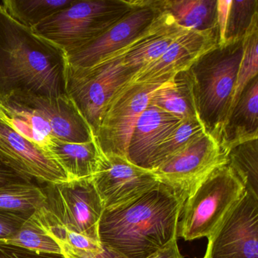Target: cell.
<instances>
[{"instance_id":"1","label":"cell","mask_w":258,"mask_h":258,"mask_svg":"<svg viewBox=\"0 0 258 258\" xmlns=\"http://www.w3.org/2000/svg\"><path fill=\"white\" fill-rule=\"evenodd\" d=\"M187 197L158 182L139 197L104 210L99 241L125 258H146L177 238L179 218Z\"/></svg>"},{"instance_id":"2","label":"cell","mask_w":258,"mask_h":258,"mask_svg":"<svg viewBox=\"0 0 258 258\" xmlns=\"http://www.w3.org/2000/svg\"><path fill=\"white\" fill-rule=\"evenodd\" d=\"M66 53L0 5V105L16 98L66 96Z\"/></svg>"},{"instance_id":"3","label":"cell","mask_w":258,"mask_h":258,"mask_svg":"<svg viewBox=\"0 0 258 258\" xmlns=\"http://www.w3.org/2000/svg\"><path fill=\"white\" fill-rule=\"evenodd\" d=\"M243 41L217 44L201 55L188 70L198 117L206 134L218 143L233 99Z\"/></svg>"},{"instance_id":"4","label":"cell","mask_w":258,"mask_h":258,"mask_svg":"<svg viewBox=\"0 0 258 258\" xmlns=\"http://www.w3.org/2000/svg\"><path fill=\"white\" fill-rule=\"evenodd\" d=\"M137 4V0H74L31 31L70 53L100 37Z\"/></svg>"},{"instance_id":"5","label":"cell","mask_w":258,"mask_h":258,"mask_svg":"<svg viewBox=\"0 0 258 258\" xmlns=\"http://www.w3.org/2000/svg\"><path fill=\"white\" fill-rule=\"evenodd\" d=\"M245 187L227 164L208 175L184 203L178 235L185 241L209 237L242 197Z\"/></svg>"},{"instance_id":"6","label":"cell","mask_w":258,"mask_h":258,"mask_svg":"<svg viewBox=\"0 0 258 258\" xmlns=\"http://www.w3.org/2000/svg\"><path fill=\"white\" fill-rule=\"evenodd\" d=\"M137 72L123 64V53L90 68H75L67 63L66 95L73 101L94 135L111 99Z\"/></svg>"},{"instance_id":"7","label":"cell","mask_w":258,"mask_h":258,"mask_svg":"<svg viewBox=\"0 0 258 258\" xmlns=\"http://www.w3.org/2000/svg\"><path fill=\"white\" fill-rule=\"evenodd\" d=\"M170 19L161 0H137L131 11L87 46L66 54L67 63L90 68L120 55L128 48L159 29Z\"/></svg>"},{"instance_id":"8","label":"cell","mask_w":258,"mask_h":258,"mask_svg":"<svg viewBox=\"0 0 258 258\" xmlns=\"http://www.w3.org/2000/svg\"><path fill=\"white\" fill-rule=\"evenodd\" d=\"M46 201L39 208L69 230L99 241V226L104 205L92 178L46 183Z\"/></svg>"},{"instance_id":"9","label":"cell","mask_w":258,"mask_h":258,"mask_svg":"<svg viewBox=\"0 0 258 258\" xmlns=\"http://www.w3.org/2000/svg\"><path fill=\"white\" fill-rule=\"evenodd\" d=\"M166 83L127 84L111 99L95 134L104 155L126 158L128 144L136 123L152 95Z\"/></svg>"},{"instance_id":"10","label":"cell","mask_w":258,"mask_h":258,"mask_svg":"<svg viewBox=\"0 0 258 258\" xmlns=\"http://www.w3.org/2000/svg\"><path fill=\"white\" fill-rule=\"evenodd\" d=\"M208 239L203 258H258V196L245 189Z\"/></svg>"},{"instance_id":"11","label":"cell","mask_w":258,"mask_h":258,"mask_svg":"<svg viewBox=\"0 0 258 258\" xmlns=\"http://www.w3.org/2000/svg\"><path fill=\"white\" fill-rule=\"evenodd\" d=\"M226 161V154L217 140L205 134L152 171L160 182L188 198L208 175Z\"/></svg>"},{"instance_id":"12","label":"cell","mask_w":258,"mask_h":258,"mask_svg":"<svg viewBox=\"0 0 258 258\" xmlns=\"http://www.w3.org/2000/svg\"><path fill=\"white\" fill-rule=\"evenodd\" d=\"M0 164L31 182L46 183L69 181L52 154L15 132L0 117Z\"/></svg>"},{"instance_id":"13","label":"cell","mask_w":258,"mask_h":258,"mask_svg":"<svg viewBox=\"0 0 258 258\" xmlns=\"http://www.w3.org/2000/svg\"><path fill=\"white\" fill-rule=\"evenodd\" d=\"M105 209L116 208L141 196L159 181L152 170L116 155H104L92 177Z\"/></svg>"},{"instance_id":"14","label":"cell","mask_w":258,"mask_h":258,"mask_svg":"<svg viewBox=\"0 0 258 258\" xmlns=\"http://www.w3.org/2000/svg\"><path fill=\"white\" fill-rule=\"evenodd\" d=\"M217 44V31H188L176 39L156 61L137 72L128 84L167 82L179 72L188 70L201 55Z\"/></svg>"},{"instance_id":"15","label":"cell","mask_w":258,"mask_h":258,"mask_svg":"<svg viewBox=\"0 0 258 258\" xmlns=\"http://www.w3.org/2000/svg\"><path fill=\"white\" fill-rule=\"evenodd\" d=\"M7 102L40 114L50 125L52 137L61 141L84 143L96 139L93 130L67 95L57 97L27 96Z\"/></svg>"},{"instance_id":"16","label":"cell","mask_w":258,"mask_h":258,"mask_svg":"<svg viewBox=\"0 0 258 258\" xmlns=\"http://www.w3.org/2000/svg\"><path fill=\"white\" fill-rule=\"evenodd\" d=\"M182 120L149 104L139 117L130 139L126 152L128 161L150 170L151 161L155 151Z\"/></svg>"},{"instance_id":"17","label":"cell","mask_w":258,"mask_h":258,"mask_svg":"<svg viewBox=\"0 0 258 258\" xmlns=\"http://www.w3.org/2000/svg\"><path fill=\"white\" fill-rule=\"evenodd\" d=\"M258 139V77L244 87L222 130L219 145L227 154L234 146Z\"/></svg>"},{"instance_id":"18","label":"cell","mask_w":258,"mask_h":258,"mask_svg":"<svg viewBox=\"0 0 258 258\" xmlns=\"http://www.w3.org/2000/svg\"><path fill=\"white\" fill-rule=\"evenodd\" d=\"M47 150L62 167L69 181L93 177L102 158L96 139L88 143H74L53 137Z\"/></svg>"},{"instance_id":"19","label":"cell","mask_w":258,"mask_h":258,"mask_svg":"<svg viewBox=\"0 0 258 258\" xmlns=\"http://www.w3.org/2000/svg\"><path fill=\"white\" fill-rule=\"evenodd\" d=\"M188 31L178 26L170 16L169 20L159 29L123 52V64L139 72L156 61L176 39Z\"/></svg>"},{"instance_id":"20","label":"cell","mask_w":258,"mask_h":258,"mask_svg":"<svg viewBox=\"0 0 258 258\" xmlns=\"http://www.w3.org/2000/svg\"><path fill=\"white\" fill-rule=\"evenodd\" d=\"M173 22L188 31H217V0H161Z\"/></svg>"},{"instance_id":"21","label":"cell","mask_w":258,"mask_h":258,"mask_svg":"<svg viewBox=\"0 0 258 258\" xmlns=\"http://www.w3.org/2000/svg\"><path fill=\"white\" fill-rule=\"evenodd\" d=\"M149 104L173 114L181 120L198 117L192 83L188 71L179 72L156 90Z\"/></svg>"},{"instance_id":"22","label":"cell","mask_w":258,"mask_h":258,"mask_svg":"<svg viewBox=\"0 0 258 258\" xmlns=\"http://www.w3.org/2000/svg\"><path fill=\"white\" fill-rule=\"evenodd\" d=\"M45 201L43 188L31 182L17 181L0 185V211L33 215Z\"/></svg>"},{"instance_id":"23","label":"cell","mask_w":258,"mask_h":258,"mask_svg":"<svg viewBox=\"0 0 258 258\" xmlns=\"http://www.w3.org/2000/svg\"><path fill=\"white\" fill-rule=\"evenodd\" d=\"M74 0H4L0 5L6 13L23 26L32 29Z\"/></svg>"},{"instance_id":"24","label":"cell","mask_w":258,"mask_h":258,"mask_svg":"<svg viewBox=\"0 0 258 258\" xmlns=\"http://www.w3.org/2000/svg\"><path fill=\"white\" fill-rule=\"evenodd\" d=\"M205 134L206 132L199 117L182 120L155 151L151 161L150 170L158 168Z\"/></svg>"},{"instance_id":"25","label":"cell","mask_w":258,"mask_h":258,"mask_svg":"<svg viewBox=\"0 0 258 258\" xmlns=\"http://www.w3.org/2000/svg\"><path fill=\"white\" fill-rule=\"evenodd\" d=\"M226 161V164L242 181L245 189L258 196V139L229 149Z\"/></svg>"},{"instance_id":"26","label":"cell","mask_w":258,"mask_h":258,"mask_svg":"<svg viewBox=\"0 0 258 258\" xmlns=\"http://www.w3.org/2000/svg\"><path fill=\"white\" fill-rule=\"evenodd\" d=\"M255 28H258L257 0H232L223 46L244 40Z\"/></svg>"},{"instance_id":"27","label":"cell","mask_w":258,"mask_h":258,"mask_svg":"<svg viewBox=\"0 0 258 258\" xmlns=\"http://www.w3.org/2000/svg\"><path fill=\"white\" fill-rule=\"evenodd\" d=\"M0 244L17 246L41 253L62 254L58 244L43 230L34 214L13 235L0 238Z\"/></svg>"},{"instance_id":"28","label":"cell","mask_w":258,"mask_h":258,"mask_svg":"<svg viewBox=\"0 0 258 258\" xmlns=\"http://www.w3.org/2000/svg\"><path fill=\"white\" fill-rule=\"evenodd\" d=\"M257 50L258 28H255L244 37L243 41L242 57L238 69L235 92L229 113L236 104L244 87L251 80L258 77Z\"/></svg>"},{"instance_id":"29","label":"cell","mask_w":258,"mask_h":258,"mask_svg":"<svg viewBox=\"0 0 258 258\" xmlns=\"http://www.w3.org/2000/svg\"><path fill=\"white\" fill-rule=\"evenodd\" d=\"M1 119L6 123H7L15 132L22 136L25 140L47 150L51 140L53 137H46V136L40 134L38 131L33 129L28 123L19 120V118H16V117L2 114Z\"/></svg>"},{"instance_id":"30","label":"cell","mask_w":258,"mask_h":258,"mask_svg":"<svg viewBox=\"0 0 258 258\" xmlns=\"http://www.w3.org/2000/svg\"><path fill=\"white\" fill-rule=\"evenodd\" d=\"M31 216L0 211V238L13 235Z\"/></svg>"},{"instance_id":"31","label":"cell","mask_w":258,"mask_h":258,"mask_svg":"<svg viewBox=\"0 0 258 258\" xmlns=\"http://www.w3.org/2000/svg\"><path fill=\"white\" fill-rule=\"evenodd\" d=\"M0 258H66L63 254L41 253L10 244H0Z\"/></svg>"},{"instance_id":"32","label":"cell","mask_w":258,"mask_h":258,"mask_svg":"<svg viewBox=\"0 0 258 258\" xmlns=\"http://www.w3.org/2000/svg\"><path fill=\"white\" fill-rule=\"evenodd\" d=\"M231 2L232 0H217V25L219 46L223 45V39H224Z\"/></svg>"},{"instance_id":"33","label":"cell","mask_w":258,"mask_h":258,"mask_svg":"<svg viewBox=\"0 0 258 258\" xmlns=\"http://www.w3.org/2000/svg\"><path fill=\"white\" fill-rule=\"evenodd\" d=\"M146 258H183L179 247H178L176 238H173L171 241H169L165 245L161 247V248L157 250L154 253Z\"/></svg>"},{"instance_id":"34","label":"cell","mask_w":258,"mask_h":258,"mask_svg":"<svg viewBox=\"0 0 258 258\" xmlns=\"http://www.w3.org/2000/svg\"><path fill=\"white\" fill-rule=\"evenodd\" d=\"M17 181H26V182H28L20 175L17 174L13 170L0 164V185L8 183V182H17Z\"/></svg>"},{"instance_id":"35","label":"cell","mask_w":258,"mask_h":258,"mask_svg":"<svg viewBox=\"0 0 258 258\" xmlns=\"http://www.w3.org/2000/svg\"><path fill=\"white\" fill-rule=\"evenodd\" d=\"M64 256H66V258H125L121 255L105 247H104L103 251L97 255L64 254Z\"/></svg>"},{"instance_id":"36","label":"cell","mask_w":258,"mask_h":258,"mask_svg":"<svg viewBox=\"0 0 258 258\" xmlns=\"http://www.w3.org/2000/svg\"><path fill=\"white\" fill-rule=\"evenodd\" d=\"M2 116V113H1V108H0V117Z\"/></svg>"}]
</instances>
